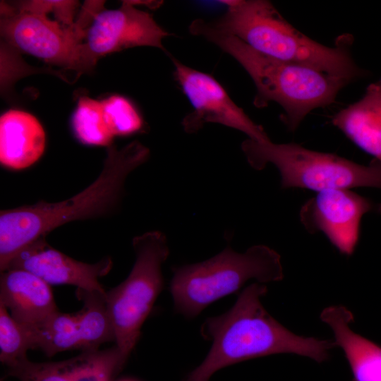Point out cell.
Returning <instances> with one entry per match:
<instances>
[{"label":"cell","instance_id":"cell-10","mask_svg":"<svg viewBox=\"0 0 381 381\" xmlns=\"http://www.w3.org/2000/svg\"><path fill=\"white\" fill-rule=\"evenodd\" d=\"M371 212H381V205L350 189H333L308 200L299 217L309 233L322 232L340 253L351 255L358 241L361 218Z\"/></svg>","mask_w":381,"mask_h":381},{"label":"cell","instance_id":"cell-1","mask_svg":"<svg viewBox=\"0 0 381 381\" xmlns=\"http://www.w3.org/2000/svg\"><path fill=\"white\" fill-rule=\"evenodd\" d=\"M266 285L253 283L238 295L234 306L222 315L207 318L202 324V337L212 343L202 363L184 381H209L218 370L252 358L279 353H294L318 363L326 361L337 344L294 334L276 320L264 308L261 298Z\"/></svg>","mask_w":381,"mask_h":381},{"label":"cell","instance_id":"cell-6","mask_svg":"<svg viewBox=\"0 0 381 381\" xmlns=\"http://www.w3.org/2000/svg\"><path fill=\"white\" fill-rule=\"evenodd\" d=\"M248 163L256 170L276 167L282 188L318 192L356 187L381 189V162L361 165L338 155L307 149L296 143H274L246 139L241 143Z\"/></svg>","mask_w":381,"mask_h":381},{"label":"cell","instance_id":"cell-15","mask_svg":"<svg viewBox=\"0 0 381 381\" xmlns=\"http://www.w3.org/2000/svg\"><path fill=\"white\" fill-rule=\"evenodd\" d=\"M320 318L332 330L337 346L342 349L353 381H381V346L352 330L351 312L342 306H329L322 310Z\"/></svg>","mask_w":381,"mask_h":381},{"label":"cell","instance_id":"cell-8","mask_svg":"<svg viewBox=\"0 0 381 381\" xmlns=\"http://www.w3.org/2000/svg\"><path fill=\"white\" fill-rule=\"evenodd\" d=\"M1 34L8 43L45 62L80 73L95 64L85 49L86 27L77 20L71 26L46 15L19 11L1 4Z\"/></svg>","mask_w":381,"mask_h":381},{"label":"cell","instance_id":"cell-3","mask_svg":"<svg viewBox=\"0 0 381 381\" xmlns=\"http://www.w3.org/2000/svg\"><path fill=\"white\" fill-rule=\"evenodd\" d=\"M190 32L200 36L231 56L244 68L256 88L253 104L263 108L276 102L284 113L282 120L294 131L313 110L333 103L351 80L302 64L262 54L236 37L223 34L202 19L193 20Z\"/></svg>","mask_w":381,"mask_h":381},{"label":"cell","instance_id":"cell-22","mask_svg":"<svg viewBox=\"0 0 381 381\" xmlns=\"http://www.w3.org/2000/svg\"><path fill=\"white\" fill-rule=\"evenodd\" d=\"M104 121L112 133L126 136L138 132L143 121L133 104L119 95H111L101 101Z\"/></svg>","mask_w":381,"mask_h":381},{"label":"cell","instance_id":"cell-25","mask_svg":"<svg viewBox=\"0 0 381 381\" xmlns=\"http://www.w3.org/2000/svg\"><path fill=\"white\" fill-rule=\"evenodd\" d=\"M121 381H133V380H121Z\"/></svg>","mask_w":381,"mask_h":381},{"label":"cell","instance_id":"cell-7","mask_svg":"<svg viewBox=\"0 0 381 381\" xmlns=\"http://www.w3.org/2000/svg\"><path fill=\"white\" fill-rule=\"evenodd\" d=\"M135 261L127 278L106 292L116 346L127 361L143 323L164 286L162 265L169 255L165 235L146 232L132 242Z\"/></svg>","mask_w":381,"mask_h":381},{"label":"cell","instance_id":"cell-5","mask_svg":"<svg viewBox=\"0 0 381 381\" xmlns=\"http://www.w3.org/2000/svg\"><path fill=\"white\" fill-rule=\"evenodd\" d=\"M172 271L169 289L174 310L187 319L238 291L250 279L262 284L284 277L280 255L263 245L253 246L242 253L228 246L208 260L175 267Z\"/></svg>","mask_w":381,"mask_h":381},{"label":"cell","instance_id":"cell-11","mask_svg":"<svg viewBox=\"0 0 381 381\" xmlns=\"http://www.w3.org/2000/svg\"><path fill=\"white\" fill-rule=\"evenodd\" d=\"M171 34L164 30L147 12L138 9L131 1H123L120 8H103L86 29L85 49L96 64L107 54L140 46L165 51L163 40Z\"/></svg>","mask_w":381,"mask_h":381},{"label":"cell","instance_id":"cell-24","mask_svg":"<svg viewBox=\"0 0 381 381\" xmlns=\"http://www.w3.org/2000/svg\"><path fill=\"white\" fill-rule=\"evenodd\" d=\"M16 8L19 11L46 15L54 13L56 20L60 23L71 26L74 25L73 18L79 3L76 1H23L16 4Z\"/></svg>","mask_w":381,"mask_h":381},{"label":"cell","instance_id":"cell-16","mask_svg":"<svg viewBox=\"0 0 381 381\" xmlns=\"http://www.w3.org/2000/svg\"><path fill=\"white\" fill-rule=\"evenodd\" d=\"M331 122L381 162V78L368 86L361 99L335 114Z\"/></svg>","mask_w":381,"mask_h":381},{"label":"cell","instance_id":"cell-21","mask_svg":"<svg viewBox=\"0 0 381 381\" xmlns=\"http://www.w3.org/2000/svg\"><path fill=\"white\" fill-rule=\"evenodd\" d=\"M30 349L26 332L0 303V361L7 368L27 358Z\"/></svg>","mask_w":381,"mask_h":381},{"label":"cell","instance_id":"cell-18","mask_svg":"<svg viewBox=\"0 0 381 381\" xmlns=\"http://www.w3.org/2000/svg\"><path fill=\"white\" fill-rule=\"evenodd\" d=\"M76 296L83 303L79 310L81 350H96L105 342L115 341L106 293L77 289Z\"/></svg>","mask_w":381,"mask_h":381},{"label":"cell","instance_id":"cell-14","mask_svg":"<svg viewBox=\"0 0 381 381\" xmlns=\"http://www.w3.org/2000/svg\"><path fill=\"white\" fill-rule=\"evenodd\" d=\"M44 130L32 114L11 109L0 117V163L11 170L35 164L45 149Z\"/></svg>","mask_w":381,"mask_h":381},{"label":"cell","instance_id":"cell-19","mask_svg":"<svg viewBox=\"0 0 381 381\" xmlns=\"http://www.w3.org/2000/svg\"><path fill=\"white\" fill-rule=\"evenodd\" d=\"M126 362L120 350L114 345L104 350L85 351L57 363L71 381H111Z\"/></svg>","mask_w":381,"mask_h":381},{"label":"cell","instance_id":"cell-4","mask_svg":"<svg viewBox=\"0 0 381 381\" xmlns=\"http://www.w3.org/2000/svg\"><path fill=\"white\" fill-rule=\"evenodd\" d=\"M221 2L227 5V11L217 20L208 22L210 25L262 54L351 81L364 73L351 57L353 37L349 35L339 36L334 47H327L294 28L268 1Z\"/></svg>","mask_w":381,"mask_h":381},{"label":"cell","instance_id":"cell-12","mask_svg":"<svg viewBox=\"0 0 381 381\" xmlns=\"http://www.w3.org/2000/svg\"><path fill=\"white\" fill-rule=\"evenodd\" d=\"M112 265L110 257L93 264L76 260L52 248L42 238L21 250L6 270L28 271L49 285L70 284L77 289L106 293L99 279L107 274Z\"/></svg>","mask_w":381,"mask_h":381},{"label":"cell","instance_id":"cell-20","mask_svg":"<svg viewBox=\"0 0 381 381\" xmlns=\"http://www.w3.org/2000/svg\"><path fill=\"white\" fill-rule=\"evenodd\" d=\"M71 125L75 138L84 145L107 147L112 145L114 135L104 121L101 102L89 97H80Z\"/></svg>","mask_w":381,"mask_h":381},{"label":"cell","instance_id":"cell-23","mask_svg":"<svg viewBox=\"0 0 381 381\" xmlns=\"http://www.w3.org/2000/svg\"><path fill=\"white\" fill-rule=\"evenodd\" d=\"M7 368V375L20 381H71L57 362L35 363L26 358Z\"/></svg>","mask_w":381,"mask_h":381},{"label":"cell","instance_id":"cell-9","mask_svg":"<svg viewBox=\"0 0 381 381\" xmlns=\"http://www.w3.org/2000/svg\"><path fill=\"white\" fill-rule=\"evenodd\" d=\"M172 61L174 78L193 107L181 121L186 133H196L205 123H215L241 131L255 141L270 140L262 126L250 119L212 76L174 58Z\"/></svg>","mask_w":381,"mask_h":381},{"label":"cell","instance_id":"cell-17","mask_svg":"<svg viewBox=\"0 0 381 381\" xmlns=\"http://www.w3.org/2000/svg\"><path fill=\"white\" fill-rule=\"evenodd\" d=\"M22 325L30 349H39L49 357L64 351L81 350L79 311L63 313L58 310L39 323Z\"/></svg>","mask_w":381,"mask_h":381},{"label":"cell","instance_id":"cell-13","mask_svg":"<svg viewBox=\"0 0 381 381\" xmlns=\"http://www.w3.org/2000/svg\"><path fill=\"white\" fill-rule=\"evenodd\" d=\"M0 303L23 325L39 323L59 310L50 285L22 269L1 272Z\"/></svg>","mask_w":381,"mask_h":381},{"label":"cell","instance_id":"cell-2","mask_svg":"<svg viewBox=\"0 0 381 381\" xmlns=\"http://www.w3.org/2000/svg\"><path fill=\"white\" fill-rule=\"evenodd\" d=\"M150 157L149 149L135 140L121 149H107L96 180L75 195L58 202L40 201L0 212V270L35 241L56 228L77 220L110 215L119 206L128 176Z\"/></svg>","mask_w":381,"mask_h":381}]
</instances>
